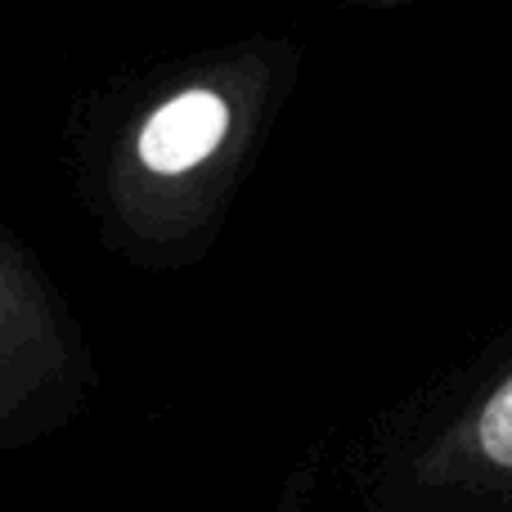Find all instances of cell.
Here are the masks:
<instances>
[{
	"label": "cell",
	"mask_w": 512,
	"mask_h": 512,
	"mask_svg": "<svg viewBox=\"0 0 512 512\" xmlns=\"http://www.w3.org/2000/svg\"><path fill=\"white\" fill-rule=\"evenodd\" d=\"M355 512H512V324L342 454Z\"/></svg>",
	"instance_id": "1"
},
{
	"label": "cell",
	"mask_w": 512,
	"mask_h": 512,
	"mask_svg": "<svg viewBox=\"0 0 512 512\" xmlns=\"http://www.w3.org/2000/svg\"><path fill=\"white\" fill-rule=\"evenodd\" d=\"M234 131V104L221 86H185L149 113L135 140V158L153 176H189L225 149Z\"/></svg>",
	"instance_id": "2"
}]
</instances>
